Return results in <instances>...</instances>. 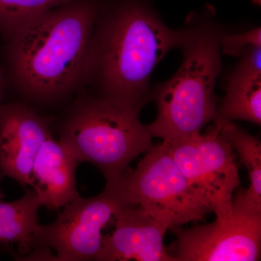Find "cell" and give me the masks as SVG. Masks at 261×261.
Returning a JSON list of instances; mask_svg holds the SVG:
<instances>
[{
	"mask_svg": "<svg viewBox=\"0 0 261 261\" xmlns=\"http://www.w3.org/2000/svg\"><path fill=\"white\" fill-rule=\"evenodd\" d=\"M233 72L216 116L226 119L261 123V47L250 48Z\"/></svg>",
	"mask_w": 261,
	"mask_h": 261,
	"instance_id": "cell-12",
	"label": "cell"
},
{
	"mask_svg": "<svg viewBox=\"0 0 261 261\" xmlns=\"http://www.w3.org/2000/svg\"><path fill=\"white\" fill-rule=\"evenodd\" d=\"M3 175L0 173V183H1L2 178H3ZM3 198H4V195H3V192H2L1 190H0V201H2Z\"/></svg>",
	"mask_w": 261,
	"mask_h": 261,
	"instance_id": "cell-18",
	"label": "cell"
},
{
	"mask_svg": "<svg viewBox=\"0 0 261 261\" xmlns=\"http://www.w3.org/2000/svg\"><path fill=\"white\" fill-rule=\"evenodd\" d=\"M42 201L35 190H27L18 200L0 201V243H17L24 251L34 247Z\"/></svg>",
	"mask_w": 261,
	"mask_h": 261,
	"instance_id": "cell-14",
	"label": "cell"
},
{
	"mask_svg": "<svg viewBox=\"0 0 261 261\" xmlns=\"http://www.w3.org/2000/svg\"><path fill=\"white\" fill-rule=\"evenodd\" d=\"M146 152L135 170L108 183L116 187L125 203L140 206L169 228L200 221L212 212L163 144Z\"/></svg>",
	"mask_w": 261,
	"mask_h": 261,
	"instance_id": "cell-5",
	"label": "cell"
},
{
	"mask_svg": "<svg viewBox=\"0 0 261 261\" xmlns=\"http://www.w3.org/2000/svg\"><path fill=\"white\" fill-rule=\"evenodd\" d=\"M252 3H255L257 5H260L261 4V0H252Z\"/></svg>",
	"mask_w": 261,
	"mask_h": 261,
	"instance_id": "cell-19",
	"label": "cell"
},
{
	"mask_svg": "<svg viewBox=\"0 0 261 261\" xmlns=\"http://www.w3.org/2000/svg\"><path fill=\"white\" fill-rule=\"evenodd\" d=\"M2 98H3V82L0 76V106L2 105Z\"/></svg>",
	"mask_w": 261,
	"mask_h": 261,
	"instance_id": "cell-17",
	"label": "cell"
},
{
	"mask_svg": "<svg viewBox=\"0 0 261 261\" xmlns=\"http://www.w3.org/2000/svg\"><path fill=\"white\" fill-rule=\"evenodd\" d=\"M140 111L100 96L80 99L62 126L59 141L79 163H92L108 183L116 181L153 145Z\"/></svg>",
	"mask_w": 261,
	"mask_h": 261,
	"instance_id": "cell-4",
	"label": "cell"
},
{
	"mask_svg": "<svg viewBox=\"0 0 261 261\" xmlns=\"http://www.w3.org/2000/svg\"><path fill=\"white\" fill-rule=\"evenodd\" d=\"M107 0H76L33 19L7 40L10 73L19 90L53 100L82 84L96 23Z\"/></svg>",
	"mask_w": 261,
	"mask_h": 261,
	"instance_id": "cell-2",
	"label": "cell"
},
{
	"mask_svg": "<svg viewBox=\"0 0 261 261\" xmlns=\"http://www.w3.org/2000/svg\"><path fill=\"white\" fill-rule=\"evenodd\" d=\"M78 161L61 142L51 136L37 152L32 175L33 188L42 206L58 210L80 197L75 188V171Z\"/></svg>",
	"mask_w": 261,
	"mask_h": 261,
	"instance_id": "cell-11",
	"label": "cell"
},
{
	"mask_svg": "<svg viewBox=\"0 0 261 261\" xmlns=\"http://www.w3.org/2000/svg\"><path fill=\"white\" fill-rule=\"evenodd\" d=\"M114 221V231L104 238L96 260L173 261L163 245L167 224L127 204L117 211Z\"/></svg>",
	"mask_w": 261,
	"mask_h": 261,
	"instance_id": "cell-10",
	"label": "cell"
},
{
	"mask_svg": "<svg viewBox=\"0 0 261 261\" xmlns=\"http://www.w3.org/2000/svg\"><path fill=\"white\" fill-rule=\"evenodd\" d=\"M51 136L48 118L18 102L0 106V171L23 186H34V160Z\"/></svg>",
	"mask_w": 261,
	"mask_h": 261,
	"instance_id": "cell-9",
	"label": "cell"
},
{
	"mask_svg": "<svg viewBox=\"0 0 261 261\" xmlns=\"http://www.w3.org/2000/svg\"><path fill=\"white\" fill-rule=\"evenodd\" d=\"M214 8L187 18L186 37L180 49L183 61L177 72L153 93L156 119L147 125L152 137L163 142L200 133L217 113L215 85L221 68L220 38L222 31L215 21Z\"/></svg>",
	"mask_w": 261,
	"mask_h": 261,
	"instance_id": "cell-3",
	"label": "cell"
},
{
	"mask_svg": "<svg viewBox=\"0 0 261 261\" xmlns=\"http://www.w3.org/2000/svg\"><path fill=\"white\" fill-rule=\"evenodd\" d=\"M76 0H0V34L5 40L39 15Z\"/></svg>",
	"mask_w": 261,
	"mask_h": 261,
	"instance_id": "cell-15",
	"label": "cell"
},
{
	"mask_svg": "<svg viewBox=\"0 0 261 261\" xmlns=\"http://www.w3.org/2000/svg\"><path fill=\"white\" fill-rule=\"evenodd\" d=\"M171 228L176 240L166 250L173 261L260 260L261 214L237 201L231 214L211 224Z\"/></svg>",
	"mask_w": 261,
	"mask_h": 261,
	"instance_id": "cell-8",
	"label": "cell"
},
{
	"mask_svg": "<svg viewBox=\"0 0 261 261\" xmlns=\"http://www.w3.org/2000/svg\"><path fill=\"white\" fill-rule=\"evenodd\" d=\"M220 46L226 55L243 56L250 47H261L260 28L240 34H226L223 32L220 38Z\"/></svg>",
	"mask_w": 261,
	"mask_h": 261,
	"instance_id": "cell-16",
	"label": "cell"
},
{
	"mask_svg": "<svg viewBox=\"0 0 261 261\" xmlns=\"http://www.w3.org/2000/svg\"><path fill=\"white\" fill-rule=\"evenodd\" d=\"M116 187L107 184L102 193L72 201L49 225H39L34 247L53 250L55 260H96L102 248L103 228L125 205Z\"/></svg>",
	"mask_w": 261,
	"mask_h": 261,
	"instance_id": "cell-7",
	"label": "cell"
},
{
	"mask_svg": "<svg viewBox=\"0 0 261 261\" xmlns=\"http://www.w3.org/2000/svg\"><path fill=\"white\" fill-rule=\"evenodd\" d=\"M186 30H173L149 0H107L96 23L82 84H94L100 97L142 109L149 99L154 67Z\"/></svg>",
	"mask_w": 261,
	"mask_h": 261,
	"instance_id": "cell-1",
	"label": "cell"
},
{
	"mask_svg": "<svg viewBox=\"0 0 261 261\" xmlns=\"http://www.w3.org/2000/svg\"><path fill=\"white\" fill-rule=\"evenodd\" d=\"M215 126L240 155L248 171L250 184L247 190H239L233 200L254 212L261 214V143L232 121L216 116Z\"/></svg>",
	"mask_w": 261,
	"mask_h": 261,
	"instance_id": "cell-13",
	"label": "cell"
},
{
	"mask_svg": "<svg viewBox=\"0 0 261 261\" xmlns=\"http://www.w3.org/2000/svg\"><path fill=\"white\" fill-rule=\"evenodd\" d=\"M190 185L216 218L232 212L233 195L240 185L232 147L216 126L207 133L163 142Z\"/></svg>",
	"mask_w": 261,
	"mask_h": 261,
	"instance_id": "cell-6",
	"label": "cell"
}]
</instances>
